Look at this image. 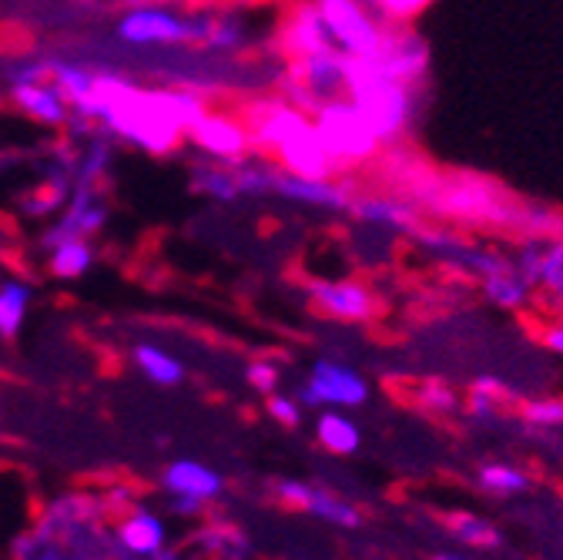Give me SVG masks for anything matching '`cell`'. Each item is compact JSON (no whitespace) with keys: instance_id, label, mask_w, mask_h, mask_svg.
I'll use <instances>...</instances> for the list:
<instances>
[{"instance_id":"cell-35","label":"cell","mask_w":563,"mask_h":560,"mask_svg":"<svg viewBox=\"0 0 563 560\" xmlns=\"http://www.w3.org/2000/svg\"><path fill=\"white\" fill-rule=\"evenodd\" d=\"M31 299H34V289L27 283H21V278L0 283V339H14L24 329Z\"/></svg>"},{"instance_id":"cell-39","label":"cell","mask_w":563,"mask_h":560,"mask_svg":"<svg viewBox=\"0 0 563 560\" xmlns=\"http://www.w3.org/2000/svg\"><path fill=\"white\" fill-rule=\"evenodd\" d=\"M520 419L530 430H560L563 427V396H537L520 403Z\"/></svg>"},{"instance_id":"cell-12","label":"cell","mask_w":563,"mask_h":560,"mask_svg":"<svg viewBox=\"0 0 563 560\" xmlns=\"http://www.w3.org/2000/svg\"><path fill=\"white\" fill-rule=\"evenodd\" d=\"M306 303L335 322H369L379 312L376 293L363 278H309L306 283Z\"/></svg>"},{"instance_id":"cell-38","label":"cell","mask_w":563,"mask_h":560,"mask_svg":"<svg viewBox=\"0 0 563 560\" xmlns=\"http://www.w3.org/2000/svg\"><path fill=\"white\" fill-rule=\"evenodd\" d=\"M412 396H416V406L422 413H433V416H456L463 409V396L450 383H443V380L419 383Z\"/></svg>"},{"instance_id":"cell-4","label":"cell","mask_w":563,"mask_h":560,"mask_svg":"<svg viewBox=\"0 0 563 560\" xmlns=\"http://www.w3.org/2000/svg\"><path fill=\"white\" fill-rule=\"evenodd\" d=\"M349 98L366 114V121L373 124L379 145L386 152V149H399L412 134L422 88L389 78L383 67L363 57V61H352L349 67Z\"/></svg>"},{"instance_id":"cell-41","label":"cell","mask_w":563,"mask_h":560,"mask_svg":"<svg viewBox=\"0 0 563 560\" xmlns=\"http://www.w3.org/2000/svg\"><path fill=\"white\" fill-rule=\"evenodd\" d=\"M433 0H369V8L383 18V24H412L416 18L427 14Z\"/></svg>"},{"instance_id":"cell-23","label":"cell","mask_w":563,"mask_h":560,"mask_svg":"<svg viewBox=\"0 0 563 560\" xmlns=\"http://www.w3.org/2000/svg\"><path fill=\"white\" fill-rule=\"evenodd\" d=\"M8 98L24 118H31L34 124H44V128H64L70 121V114H75V108H70L67 95L54 85V78L24 85V88H11Z\"/></svg>"},{"instance_id":"cell-6","label":"cell","mask_w":563,"mask_h":560,"mask_svg":"<svg viewBox=\"0 0 563 560\" xmlns=\"http://www.w3.org/2000/svg\"><path fill=\"white\" fill-rule=\"evenodd\" d=\"M114 37L124 47H185L195 44L198 21L175 0H128L114 21Z\"/></svg>"},{"instance_id":"cell-44","label":"cell","mask_w":563,"mask_h":560,"mask_svg":"<svg viewBox=\"0 0 563 560\" xmlns=\"http://www.w3.org/2000/svg\"><path fill=\"white\" fill-rule=\"evenodd\" d=\"M208 510L205 501L198 497H181V494H168V514L178 517V520H201Z\"/></svg>"},{"instance_id":"cell-27","label":"cell","mask_w":563,"mask_h":560,"mask_svg":"<svg viewBox=\"0 0 563 560\" xmlns=\"http://www.w3.org/2000/svg\"><path fill=\"white\" fill-rule=\"evenodd\" d=\"M446 530L456 543H463L466 550H500L504 547V534L500 527L473 514V510H453L446 514Z\"/></svg>"},{"instance_id":"cell-5","label":"cell","mask_w":563,"mask_h":560,"mask_svg":"<svg viewBox=\"0 0 563 560\" xmlns=\"http://www.w3.org/2000/svg\"><path fill=\"white\" fill-rule=\"evenodd\" d=\"M312 124L322 138V145L335 165V172H352V168H366L383 155V145L366 121V114L352 105V98H335L325 101L316 114Z\"/></svg>"},{"instance_id":"cell-29","label":"cell","mask_w":563,"mask_h":560,"mask_svg":"<svg viewBox=\"0 0 563 560\" xmlns=\"http://www.w3.org/2000/svg\"><path fill=\"white\" fill-rule=\"evenodd\" d=\"M235 172V185H239V198H272L275 195V175H278V162L262 155V152H249L245 158L229 162Z\"/></svg>"},{"instance_id":"cell-20","label":"cell","mask_w":563,"mask_h":560,"mask_svg":"<svg viewBox=\"0 0 563 560\" xmlns=\"http://www.w3.org/2000/svg\"><path fill=\"white\" fill-rule=\"evenodd\" d=\"M272 158L278 162V168L296 172V175H316V178L339 175L329 152H325V145H322L319 131H316V124H312V114L289 131V138L272 152Z\"/></svg>"},{"instance_id":"cell-25","label":"cell","mask_w":563,"mask_h":560,"mask_svg":"<svg viewBox=\"0 0 563 560\" xmlns=\"http://www.w3.org/2000/svg\"><path fill=\"white\" fill-rule=\"evenodd\" d=\"M47 272L54 278H64V283H70V278H81L95 268L98 262V249H95V239H85V235H67V239H57L51 242L47 249Z\"/></svg>"},{"instance_id":"cell-36","label":"cell","mask_w":563,"mask_h":560,"mask_svg":"<svg viewBox=\"0 0 563 560\" xmlns=\"http://www.w3.org/2000/svg\"><path fill=\"white\" fill-rule=\"evenodd\" d=\"M111 162H114V145L108 142V134H95L91 142L75 155V182H85V185H104L108 172H111Z\"/></svg>"},{"instance_id":"cell-34","label":"cell","mask_w":563,"mask_h":560,"mask_svg":"<svg viewBox=\"0 0 563 560\" xmlns=\"http://www.w3.org/2000/svg\"><path fill=\"white\" fill-rule=\"evenodd\" d=\"M476 483H479V490H486L489 497H523L533 483V476L517 463L489 460L476 470Z\"/></svg>"},{"instance_id":"cell-43","label":"cell","mask_w":563,"mask_h":560,"mask_svg":"<svg viewBox=\"0 0 563 560\" xmlns=\"http://www.w3.org/2000/svg\"><path fill=\"white\" fill-rule=\"evenodd\" d=\"M245 383H249L255 393L268 396V393L278 389L282 370H278V363H272V360H252V363L245 366Z\"/></svg>"},{"instance_id":"cell-2","label":"cell","mask_w":563,"mask_h":560,"mask_svg":"<svg viewBox=\"0 0 563 560\" xmlns=\"http://www.w3.org/2000/svg\"><path fill=\"white\" fill-rule=\"evenodd\" d=\"M111 514L104 494H64L54 497L44 514L24 530L11 553L31 560H60V557H111Z\"/></svg>"},{"instance_id":"cell-40","label":"cell","mask_w":563,"mask_h":560,"mask_svg":"<svg viewBox=\"0 0 563 560\" xmlns=\"http://www.w3.org/2000/svg\"><path fill=\"white\" fill-rule=\"evenodd\" d=\"M0 78H4L8 91H11V88H24V85L47 81V78H51V61H44V57H21V61H11Z\"/></svg>"},{"instance_id":"cell-17","label":"cell","mask_w":563,"mask_h":560,"mask_svg":"<svg viewBox=\"0 0 563 560\" xmlns=\"http://www.w3.org/2000/svg\"><path fill=\"white\" fill-rule=\"evenodd\" d=\"M356 226L383 235H412L422 219H419V205L412 198L399 195H379V191H356L349 201L345 212Z\"/></svg>"},{"instance_id":"cell-22","label":"cell","mask_w":563,"mask_h":560,"mask_svg":"<svg viewBox=\"0 0 563 560\" xmlns=\"http://www.w3.org/2000/svg\"><path fill=\"white\" fill-rule=\"evenodd\" d=\"M162 490L165 494H181V497H198L205 504H216L225 494V480L219 470L205 466L201 460L178 457L162 470Z\"/></svg>"},{"instance_id":"cell-10","label":"cell","mask_w":563,"mask_h":560,"mask_svg":"<svg viewBox=\"0 0 563 560\" xmlns=\"http://www.w3.org/2000/svg\"><path fill=\"white\" fill-rule=\"evenodd\" d=\"M296 396L306 409H356L369 399V383L345 363L319 360L299 383Z\"/></svg>"},{"instance_id":"cell-31","label":"cell","mask_w":563,"mask_h":560,"mask_svg":"<svg viewBox=\"0 0 563 560\" xmlns=\"http://www.w3.org/2000/svg\"><path fill=\"white\" fill-rule=\"evenodd\" d=\"M131 360H134V366L141 370V376H145L148 383H155V386L172 389V386H178V383L185 380V366H181V360H178V356H172L165 345H155V342H137V345L131 349Z\"/></svg>"},{"instance_id":"cell-7","label":"cell","mask_w":563,"mask_h":560,"mask_svg":"<svg viewBox=\"0 0 563 560\" xmlns=\"http://www.w3.org/2000/svg\"><path fill=\"white\" fill-rule=\"evenodd\" d=\"M349 67L352 57L342 54L339 47L292 57L286 75H282V95L306 114H316L325 101L349 95Z\"/></svg>"},{"instance_id":"cell-11","label":"cell","mask_w":563,"mask_h":560,"mask_svg":"<svg viewBox=\"0 0 563 560\" xmlns=\"http://www.w3.org/2000/svg\"><path fill=\"white\" fill-rule=\"evenodd\" d=\"M168 543H172L168 520L145 504H131L124 514H118V524L111 527V557L158 560V557H172Z\"/></svg>"},{"instance_id":"cell-42","label":"cell","mask_w":563,"mask_h":560,"mask_svg":"<svg viewBox=\"0 0 563 560\" xmlns=\"http://www.w3.org/2000/svg\"><path fill=\"white\" fill-rule=\"evenodd\" d=\"M302 403H299V396H286V393H268L265 396V413H268V419H275L278 427H286V430H296L299 424H302Z\"/></svg>"},{"instance_id":"cell-14","label":"cell","mask_w":563,"mask_h":560,"mask_svg":"<svg viewBox=\"0 0 563 560\" xmlns=\"http://www.w3.org/2000/svg\"><path fill=\"white\" fill-rule=\"evenodd\" d=\"M111 219V205L104 198V188L101 185H85V182H75L70 188L67 201L60 212L51 219V226L44 229L41 235V249H47L51 242L57 239H67V235H85V239H95L104 232Z\"/></svg>"},{"instance_id":"cell-9","label":"cell","mask_w":563,"mask_h":560,"mask_svg":"<svg viewBox=\"0 0 563 560\" xmlns=\"http://www.w3.org/2000/svg\"><path fill=\"white\" fill-rule=\"evenodd\" d=\"M319 8L342 54L363 61L379 51L389 24H383V18L369 8V0H319Z\"/></svg>"},{"instance_id":"cell-19","label":"cell","mask_w":563,"mask_h":560,"mask_svg":"<svg viewBox=\"0 0 563 560\" xmlns=\"http://www.w3.org/2000/svg\"><path fill=\"white\" fill-rule=\"evenodd\" d=\"M275 44H278V51L286 54L289 61L335 47L329 21H325V14L319 8V0H296V4L286 14H282V21L275 28Z\"/></svg>"},{"instance_id":"cell-13","label":"cell","mask_w":563,"mask_h":560,"mask_svg":"<svg viewBox=\"0 0 563 560\" xmlns=\"http://www.w3.org/2000/svg\"><path fill=\"white\" fill-rule=\"evenodd\" d=\"M272 497L282 504V507H289V510H302L329 527H339V530H352V527H360L363 524V510L332 494V490L319 486V483H306V480H275L272 483Z\"/></svg>"},{"instance_id":"cell-26","label":"cell","mask_w":563,"mask_h":560,"mask_svg":"<svg viewBox=\"0 0 563 560\" xmlns=\"http://www.w3.org/2000/svg\"><path fill=\"white\" fill-rule=\"evenodd\" d=\"M316 440L332 457H352L363 447V430H360L356 419H352L349 413H342V409H319Z\"/></svg>"},{"instance_id":"cell-30","label":"cell","mask_w":563,"mask_h":560,"mask_svg":"<svg viewBox=\"0 0 563 560\" xmlns=\"http://www.w3.org/2000/svg\"><path fill=\"white\" fill-rule=\"evenodd\" d=\"M537 303L550 312H563V232L543 242L540 275H537Z\"/></svg>"},{"instance_id":"cell-33","label":"cell","mask_w":563,"mask_h":560,"mask_svg":"<svg viewBox=\"0 0 563 560\" xmlns=\"http://www.w3.org/2000/svg\"><path fill=\"white\" fill-rule=\"evenodd\" d=\"M195 550L216 553V557H242L249 553V534L229 520H201V527L191 534Z\"/></svg>"},{"instance_id":"cell-32","label":"cell","mask_w":563,"mask_h":560,"mask_svg":"<svg viewBox=\"0 0 563 560\" xmlns=\"http://www.w3.org/2000/svg\"><path fill=\"white\" fill-rule=\"evenodd\" d=\"M510 406H514V393L500 380H489V376L476 380L463 396V409L476 424H493V419H500Z\"/></svg>"},{"instance_id":"cell-47","label":"cell","mask_w":563,"mask_h":560,"mask_svg":"<svg viewBox=\"0 0 563 560\" xmlns=\"http://www.w3.org/2000/svg\"><path fill=\"white\" fill-rule=\"evenodd\" d=\"M0 162H4V158H0Z\"/></svg>"},{"instance_id":"cell-1","label":"cell","mask_w":563,"mask_h":560,"mask_svg":"<svg viewBox=\"0 0 563 560\" xmlns=\"http://www.w3.org/2000/svg\"><path fill=\"white\" fill-rule=\"evenodd\" d=\"M205 111L195 88H141L118 72H98L95 95L75 105L78 118L155 158L175 155Z\"/></svg>"},{"instance_id":"cell-37","label":"cell","mask_w":563,"mask_h":560,"mask_svg":"<svg viewBox=\"0 0 563 560\" xmlns=\"http://www.w3.org/2000/svg\"><path fill=\"white\" fill-rule=\"evenodd\" d=\"M51 78L67 95L70 108H75L95 95L98 72H91V67H85V64H75V61H51Z\"/></svg>"},{"instance_id":"cell-8","label":"cell","mask_w":563,"mask_h":560,"mask_svg":"<svg viewBox=\"0 0 563 560\" xmlns=\"http://www.w3.org/2000/svg\"><path fill=\"white\" fill-rule=\"evenodd\" d=\"M470 283H476L479 296L489 306H497L504 312H527V309L537 306L533 283L523 275V268L517 265L514 252H507L500 245H486L483 242Z\"/></svg>"},{"instance_id":"cell-18","label":"cell","mask_w":563,"mask_h":560,"mask_svg":"<svg viewBox=\"0 0 563 560\" xmlns=\"http://www.w3.org/2000/svg\"><path fill=\"white\" fill-rule=\"evenodd\" d=\"M352 195H356V188H352V182H345L339 175L316 178V175H296V172L278 168L272 198L292 201V205H302V208H316V212H349Z\"/></svg>"},{"instance_id":"cell-16","label":"cell","mask_w":563,"mask_h":560,"mask_svg":"<svg viewBox=\"0 0 563 560\" xmlns=\"http://www.w3.org/2000/svg\"><path fill=\"white\" fill-rule=\"evenodd\" d=\"M369 61L383 67L389 78L406 81L412 88H422L430 78V44L422 41V34L412 31V24L386 28V37Z\"/></svg>"},{"instance_id":"cell-21","label":"cell","mask_w":563,"mask_h":560,"mask_svg":"<svg viewBox=\"0 0 563 560\" xmlns=\"http://www.w3.org/2000/svg\"><path fill=\"white\" fill-rule=\"evenodd\" d=\"M198 11V47L211 54H239L252 41V21L239 8H195Z\"/></svg>"},{"instance_id":"cell-3","label":"cell","mask_w":563,"mask_h":560,"mask_svg":"<svg viewBox=\"0 0 563 560\" xmlns=\"http://www.w3.org/2000/svg\"><path fill=\"white\" fill-rule=\"evenodd\" d=\"M409 198V195H406ZM433 205V212L450 219V222H466V226H493V229H514L517 235H527V216L530 205L517 201L504 188H497L486 178L476 175H453L437 182L433 188H416L412 201Z\"/></svg>"},{"instance_id":"cell-24","label":"cell","mask_w":563,"mask_h":560,"mask_svg":"<svg viewBox=\"0 0 563 560\" xmlns=\"http://www.w3.org/2000/svg\"><path fill=\"white\" fill-rule=\"evenodd\" d=\"M70 188H75V158L67 165H54L47 178L21 198V216L31 222H51L64 208Z\"/></svg>"},{"instance_id":"cell-45","label":"cell","mask_w":563,"mask_h":560,"mask_svg":"<svg viewBox=\"0 0 563 560\" xmlns=\"http://www.w3.org/2000/svg\"><path fill=\"white\" fill-rule=\"evenodd\" d=\"M540 342L543 349H550L553 356H563V312H553L547 322H540Z\"/></svg>"},{"instance_id":"cell-15","label":"cell","mask_w":563,"mask_h":560,"mask_svg":"<svg viewBox=\"0 0 563 560\" xmlns=\"http://www.w3.org/2000/svg\"><path fill=\"white\" fill-rule=\"evenodd\" d=\"M188 145L211 162H235L245 158L252 149V134L242 114H229V111H216L208 108L191 128H188Z\"/></svg>"},{"instance_id":"cell-46","label":"cell","mask_w":563,"mask_h":560,"mask_svg":"<svg viewBox=\"0 0 563 560\" xmlns=\"http://www.w3.org/2000/svg\"><path fill=\"white\" fill-rule=\"evenodd\" d=\"M8 98V85H4V78H0V101Z\"/></svg>"},{"instance_id":"cell-28","label":"cell","mask_w":563,"mask_h":560,"mask_svg":"<svg viewBox=\"0 0 563 560\" xmlns=\"http://www.w3.org/2000/svg\"><path fill=\"white\" fill-rule=\"evenodd\" d=\"M188 188L201 198H211V201H222V205H232V201H242L239 198V185H235V172L229 162H198L188 175Z\"/></svg>"}]
</instances>
